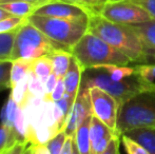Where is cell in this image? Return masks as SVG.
<instances>
[{"instance_id": "cell-2", "label": "cell", "mask_w": 155, "mask_h": 154, "mask_svg": "<svg viewBox=\"0 0 155 154\" xmlns=\"http://www.w3.org/2000/svg\"><path fill=\"white\" fill-rule=\"evenodd\" d=\"M99 88L112 95L119 103H124L126 100L134 96L141 91L155 89V84L143 80L138 74H135L123 80H114L108 75V73L100 68L87 69L82 73L81 86L82 89Z\"/></svg>"}, {"instance_id": "cell-33", "label": "cell", "mask_w": 155, "mask_h": 154, "mask_svg": "<svg viewBox=\"0 0 155 154\" xmlns=\"http://www.w3.org/2000/svg\"><path fill=\"white\" fill-rule=\"evenodd\" d=\"M120 142H121V135L116 134L110 142L108 148L101 154H120L119 153V145H120Z\"/></svg>"}, {"instance_id": "cell-5", "label": "cell", "mask_w": 155, "mask_h": 154, "mask_svg": "<svg viewBox=\"0 0 155 154\" xmlns=\"http://www.w3.org/2000/svg\"><path fill=\"white\" fill-rule=\"evenodd\" d=\"M59 50L71 51L64 45L52 40L38 28L27 20L17 30L11 60H35L52 55Z\"/></svg>"}, {"instance_id": "cell-27", "label": "cell", "mask_w": 155, "mask_h": 154, "mask_svg": "<svg viewBox=\"0 0 155 154\" xmlns=\"http://www.w3.org/2000/svg\"><path fill=\"white\" fill-rule=\"evenodd\" d=\"M27 20L28 18H22V17L17 16H10L5 19H2V20H0V34L16 31Z\"/></svg>"}, {"instance_id": "cell-4", "label": "cell", "mask_w": 155, "mask_h": 154, "mask_svg": "<svg viewBox=\"0 0 155 154\" xmlns=\"http://www.w3.org/2000/svg\"><path fill=\"white\" fill-rule=\"evenodd\" d=\"M138 128H155V89L137 93L119 107L117 133Z\"/></svg>"}, {"instance_id": "cell-18", "label": "cell", "mask_w": 155, "mask_h": 154, "mask_svg": "<svg viewBox=\"0 0 155 154\" xmlns=\"http://www.w3.org/2000/svg\"><path fill=\"white\" fill-rule=\"evenodd\" d=\"M12 72H11V89H13L19 81L25 78L32 71L33 60L16 59L12 60Z\"/></svg>"}, {"instance_id": "cell-29", "label": "cell", "mask_w": 155, "mask_h": 154, "mask_svg": "<svg viewBox=\"0 0 155 154\" xmlns=\"http://www.w3.org/2000/svg\"><path fill=\"white\" fill-rule=\"evenodd\" d=\"M136 73L143 80L155 84V64H134Z\"/></svg>"}, {"instance_id": "cell-38", "label": "cell", "mask_w": 155, "mask_h": 154, "mask_svg": "<svg viewBox=\"0 0 155 154\" xmlns=\"http://www.w3.org/2000/svg\"><path fill=\"white\" fill-rule=\"evenodd\" d=\"M8 1H15V0H0V3H4V2H8ZM20 1H27L34 4H38V5H42V4L49 2L50 0H20Z\"/></svg>"}, {"instance_id": "cell-13", "label": "cell", "mask_w": 155, "mask_h": 154, "mask_svg": "<svg viewBox=\"0 0 155 154\" xmlns=\"http://www.w3.org/2000/svg\"><path fill=\"white\" fill-rule=\"evenodd\" d=\"M84 71V68L80 66L78 60L74 56H72L71 64L68 69L67 74L63 77V81H64L65 86V92L74 98H76L80 90Z\"/></svg>"}, {"instance_id": "cell-28", "label": "cell", "mask_w": 155, "mask_h": 154, "mask_svg": "<svg viewBox=\"0 0 155 154\" xmlns=\"http://www.w3.org/2000/svg\"><path fill=\"white\" fill-rule=\"evenodd\" d=\"M121 143H123V146L127 154H150L145 147H143L139 143L135 142L131 137L127 136L126 134L121 135Z\"/></svg>"}, {"instance_id": "cell-14", "label": "cell", "mask_w": 155, "mask_h": 154, "mask_svg": "<svg viewBox=\"0 0 155 154\" xmlns=\"http://www.w3.org/2000/svg\"><path fill=\"white\" fill-rule=\"evenodd\" d=\"M124 134L145 147L150 154H155V128H138Z\"/></svg>"}, {"instance_id": "cell-21", "label": "cell", "mask_w": 155, "mask_h": 154, "mask_svg": "<svg viewBox=\"0 0 155 154\" xmlns=\"http://www.w3.org/2000/svg\"><path fill=\"white\" fill-rule=\"evenodd\" d=\"M32 72L45 84L48 77L53 73V64L50 56H45L33 60Z\"/></svg>"}, {"instance_id": "cell-40", "label": "cell", "mask_w": 155, "mask_h": 154, "mask_svg": "<svg viewBox=\"0 0 155 154\" xmlns=\"http://www.w3.org/2000/svg\"><path fill=\"white\" fill-rule=\"evenodd\" d=\"M71 154H79V151H78L77 146H76L75 139H74V142H73V148H72V153Z\"/></svg>"}, {"instance_id": "cell-41", "label": "cell", "mask_w": 155, "mask_h": 154, "mask_svg": "<svg viewBox=\"0 0 155 154\" xmlns=\"http://www.w3.org/2000/svg\"><path fill=\"white\" fill-rule=\"evenodd\" d=\"M6 88H10V87H8V86H0V92H1V91H3V90H5Z\"/></svg>"}, {"instance_id": "cell-32", "label": "cell", "mask_w": 155, "mask_h": 154, "mask_svg": "<svg viewBox=\"0 0 155 154\" xmlns=\"http://www.w3.org/2000/svg\"><path fill=\"white\" fill-rule=\"evenodd\" d=\"M130 1L141 6L143 10H146L149 13L152 19L155 20V0H130Z\"/></svg>"}, {"instance_id": "cell-22", "label": "cell", "mask_w": 155, "mask_h": 154, "mask_svg": "<svg viewBox=\"0 0 155 154\" xmlns=\"http://www.w3.org/2000/svg\"><path fill=\"white\" fill-rule=\"evenodd\" d=\"M59 1L79 6L88 13L89 16L100 15L104 4L108 2L107 0H59Z\"/></svg>"}, {"instance_id": "cell-43", "label": "cell", "mask_w": 155, "mask_h": 154, "mask_svg": "<svg viewBox=\"0 0 155 154\" xmlns=\"http://www.w3.org/2000/svg\"><path fill=\"white\" fill-rule=\"evenodd\" d=\"M107 1H112V0H107Z\"/></svg>"}, {"instance_id": "cell-24", "label": "cell", "mask_w": 155, "mask_h": 154, "mask_svg": "<svg viewBox=\"0 0 155 154\" xmlns=\"http://www.w3.org/2000/svg\"><path fill=\"white\" fill-rule=\"evenodd\" d=\"M16 33L17 30L13 32H8V33L0 34V59L1 60H11L13 49H14Z\"/></svg>"}, {"instance_id": "cell-30", "label": "cell", "mask_w": 155, "mask_h": 154, "mask_svg": "<svg viewBox=\"0 0 155 154\" xmlns=\"http://www.w3.org/2000/svg\"><path fill=\"white\" fill-rule=\"evenodd\" d=\"M13 61L10 59L0 61V86H8L11 88V72Z\"/></svg>"}, {"instance_id": "cell-37", "label": "cell", "mask_w": 155, "mask_h": 154, "mask_svg": "<svg viewBox=\"0 0 155 154\" xmlns=\"http://www.w3.org/2000/svg\"><path fill=\"white\" fill-rule=\"evenodd\" d=\"M32 147L35 154H49L47 145H36V146H32Z\"/></svg>"}, {"instance_id": "cell-11", "label": "cell", "mask_w": 155, "mask_h": 154, "mask_svg": "<svg viewBox=\"0 0 155 154\" xmlns=\"http://www.w3.org/2000/svg\"><path fill=\"white\" fill-rule=\"evenodd\" d=\"M116 134V132L93 115L90 125L91 154H101L108 148L110 142Z\"/></svg>"}, {"instance_id": "cell-19", "label": "cell", "mask_w": 155, "mask_h": 154, "mask_svg": "<svg viewBox=\"0 0 155 154\" xmlns=\"http://www.w3.org/2000/svg\"><path fill=\"white\" fill-rule=\"evenodd\" d=\"M96 68L104 69L108 75L114 80H123L136 74L135 67L130 66H117V64H102Z\"/></svg>"}, {"instance_id": "cell-9", "label": "cell", "mask_w": 155, "mask_h": 154, "mask_svg": "<svg viewBox=\"0 0 155 154\" xmlns=\"http://www.w3.org/2000/svg\"><path fill=\"white\" fill-rule=\"evenodd\" d=\"M90 115H93L90 90L80 88L65 123L64 132L68 137H74L78 126Z\"/></svg>"}, {"instance_id": "cell-31", "label": "cell", "mask_w": 155, "mask_h": 154, "mask_svg": "<svg viewBox=\"0 0 155 154\" xmlns=\"http://www.w3.org/2000/svg\"><path fill=\"white\" fill-rule=\"evenodd\" d=\"M64 94H65L64 81H63V78H59L55 89H54L53 92H52L51 95L49 96V99H51V100H53V101H57V100H59V99H61Z\"/></svg>"}, {"instance_id": "cell-45", "label": "cell", "mask_w": 155, "mask_h": 154, "mask_svg": "<svg viewBox=\"0 0 155 154\" xmlns=\"http://www.w3.org/2000/svg\"><path fill=\"white\" fill-rule=\"evenodd\" d=\"M0 61H1V59H0Z\"/></svg>"}, {"instance_id": "cell-36", "label": "cell", "mask_w": 155, "mask_h": 154, "mask_svg": "<svg viewBox=\"0 0 155 154\" xmlns=\"http://www.w3.org/2000/svg\"><path fill=\"white\" fill-rule=\"evenodd\" d=\"M73 142L74 137H67V140H65L64 146H63L62 151L60 154H71L72 148H73Z\"/></svg>"}, {"instance_id": "cell-15", "label": "cell", "mask_w": 155, "mask_h": 154, "mask_svg": "<svg viewBox=\"0 0 155 154\" xmlns=\"http://www.w3.org/2000/svg\"><path fill=\"white\" fill-rule=\"evenodd\" d=\"M93 115L88 116L76 130L75 139L76 146L79 154H91V139H90V125Z\"/></svg>"}, {"instance_id": "cell-8", "label": "cell", "mask_w": 155, "mask_h": 154, "mask_svg": "<svg viewBox=\"0 0 155 154\" xmlns=\"http://www.w3.org/2000/svg\"><path fill=\"white\" fill-rule=\"evenodd\" d=\"M89 90H90L93 115L100 119L104 125H107L111 130L117 133V117H118V111L120 107L119 103L112 95L99 88L94 87Z\"/></svg>"}, {"instance_id": "cell-42", "label": "cell", "mask_w": 155, "mask_h": 154, "mask_svg": "<svg viewBox=\"0 0 155 154\" xmlns=\"http://www.w3.org/2000/svg\"><path fill=\"white\" fill-rule=\"evenodd\" d=\"M112 1H127V0H112Z\"/></svg>"}, {"instance_id": "cell-7", "label": "cell", "mask_w": 155, "mask_h": 154, "mask_svg": "<svg viewBox=\"0 0 155 154\" xmlns=\"http://www.w3.org/2000/svg\"><path fill=\"white\" fill-rule=\"evenodd\" d=\"M100 15L112 22L126 25H139L152 20L147 11L130 0L108 1Z\"/></svg>"}, {"instance_id": "cell-25", "label": "cell", "mask_w": 155, "mask_h": 154, "mask_svg": "<svg viewBox=\"0 0 155 154\" xmlns=\"http://www.w3.org/2000/svg\"><path fill=\"white\" fill-rule=\"evenodd\" d=\"M11 96L13 97L15 101L18 103L20 107H22L29 97L31 96L29 92V75L25 78H23L21 81H19L14 88L12 89Z\"/></svg>"}, {"instance_id": "cell-16", "label": "cell", "mask_w": 155, "mask_h": 154, "mask_svg": "<svg viewBox=\"0 0 155 154\" xmlns=\"http://www.w3.org/2000/svg\"><path fill=\"white\" fill-rule=\"evenodd\" d=\"M0 6L2 8H4L5 11H8L13 16L28 18L32 14H34L36 8H39L40 5L27 1L15 0V1H8V2H4V3H0Z\"/></svg>"}, {"instance_id": "cell-35", "label": "cell", "mask_w": 155, "mask_h": 154, "mask_svg": "<svg viewBox=\"0 0 155 154\" xmlns=\"http://www.w3.org/2000/svg\"><path fill=\"white\" fill-rule=\"evenodd\" d=\"M27 142H17L13 147L8 149L6 154H25L27 150Z\"/></svg>"}, {"instance_id": "cell-10", "label": "cell", "mask_w": 155, "mask_h": 154, "mask_svg": "<svg viewBox=\"0 0 155 154\" xmlns=\"http://www.w3.org/2000/svg\"><path fill=\"white\" fill-rule=\"evenodd\" d=\"M34 14L40 16L56 17V18L79 19L87 18L89 14L81 8L59 0H50L49 2L42 4L36 8Z\"/></svg>"}, {"instance_id": "cell-39", "label": "cell", "mask_w": 155, "mask_h": 154, "mask_svg": "<svg viewBox=\"0 0 155 154\" xmlns=\"http://www.w3.org/2000/svg\"><path fill=\"white\" fill-rule=\"evenodd\" d=\"M10 16H13V15H11L8 11H5L4 8H2L1 6H0V20L8 18V17H10Z\"/></svg>"}, {"instance_id": "cell-6", "label": "cell", "mask_w": 155, "mask_h": 154, "mask_svg": "<svg viewBox=\"0 0 155 154\" xmlns=\"http://www.w3.org/2000/svg\"><path fill=\"white\" fill-rule=\"evenodd\" d=\"M28 20L55 42L72 48L88 32L89 17L79 19L56 18L32 14Z\"/></svg>"}, {"instance_id": "cell-34", "label": "cell", "mask_w": 155, "mask_h": 154, "mask_svg": "<svg viewBox=\"0 0 155 154\" xmlns=\"http://www.w3.org/2000/svg\"><path fill=\"white\" fill-rule=\"evenodd\" d=\"M58 79H59V78L56 76L54 73H52V74L48 77V79L45 80V94H47V98H49V96L51 95V93L53 92V90L55 89L56 84H57V82H58Z\"/></svg>"}, {"instance_id": "cell-26", "label": "cell", "mask_w": 155, "mask_h": 154, "mask_svg": "<svg viewBox=\"0 0 155 154\" xmlns=\"http://www.w3.org/2000/svg\"><path fill=\"white\" fill-rule=\"evenodd\" d=\"M29 92L31 96L40 97V98L47 99V94H45V84H43L32 71L29 74Z\"/></svg>"}, {"instance_id": "cell-23", "label": "cell", "mask_w": 155, "mask_h": 154, "mask_svg": "<svg viewBox=\"0 0 155 154\" xmlns=\"http://www.w3.org/2000/svg\"><path fill=\"white\" fill-rule=\"evenodd\" d=\"M17 142L22 140L19 138L15 130L0 123V152H3L6 149L13 147Z\"/></svg>"}, {"instance_id": "cell-1", "label": "cell", "mask_w": 155, "mask_h": 154, "mask_svg": "<svg viewBox=\"0 0 155 154\" xmlns=\"http://www.w3.org/2000/svg\"><path fill=\"white\" fill-rule=\"evenodd\" d=\"M88 32L128 56L133 66L145 64L143 42L131 25L112 22L101 15H91Z\"/></svg>"}, {"instance_id": "cell-3", "label": "cell", "mask_w": 155, "mask_h": 154, "mask_svg": "<svg viewBox=\"0 0 155 154\" xmlns=\"http://www.w3.org/2000/svg\"><path fill=\"white\" fill-rule=\"evenodd\" d=\"M71 52L84 70L102 64L130 66L133 64L128 56L89 32L72 48Z\"/></svg>"}, {"instance_id": "cell-17", "label": "cell", "mask_w": 155, "mask_h": 154, "mask_svg": "<svg viewBox=\"0 0 155 154\" xmlns=\"http://www.w3.org/2000/svg\"><path fill=\"white\" fill-rule=\"evenodd\" d=\"M72 52L68 50H59L50 55L53 64V73L58 78H63L67 74L68 69L71 64L72 59Z\"/></svg>"}, {"instance_id": "cell-20", "label": "cell", "mask_w": 155, "mask_h": 154, "mask_svg": "<svg viewBox=\"0 0 155 154\" xmlns=\"http://www.w3.org/2000/svg\"><path fill=\"white\" fill-rule=\"evenodd\" d=\"M19 109H20V106L10 95L8 101L4 103L3 108L1 110V115H0L1 123L8 126L11 129H14V123L17 117V114H18Z\"/></svg>"}, {"instance_id": "cell-44", "label": "cell", "mask_w": 155, "mask_h": 154, "mask_svg": "<svg viewBox=\"0 0 155 154\" xmlns=\"http://www.w3.org/2000/svg\"><path fill=\"white\" fill-rule=\"evenodd\" d=\"M3 152H4V151H3ZM3 152H0V154H2V153H3Z\"/></svg>"}, {"instance_id": "cell-12", "label": "cell", "mask_w": 155, "mask_h": 154, "mask_svg": "<svg viewBox=\"0 0 155 154\" xmlns=\"http://www.w3.org/2000/svg\"><path fill=\"white\" fill-rule=\"evenodd\" d=\"M139 36L143 47L145 64H155V20L131 25Z\"/></svg>"}]
</instances>
